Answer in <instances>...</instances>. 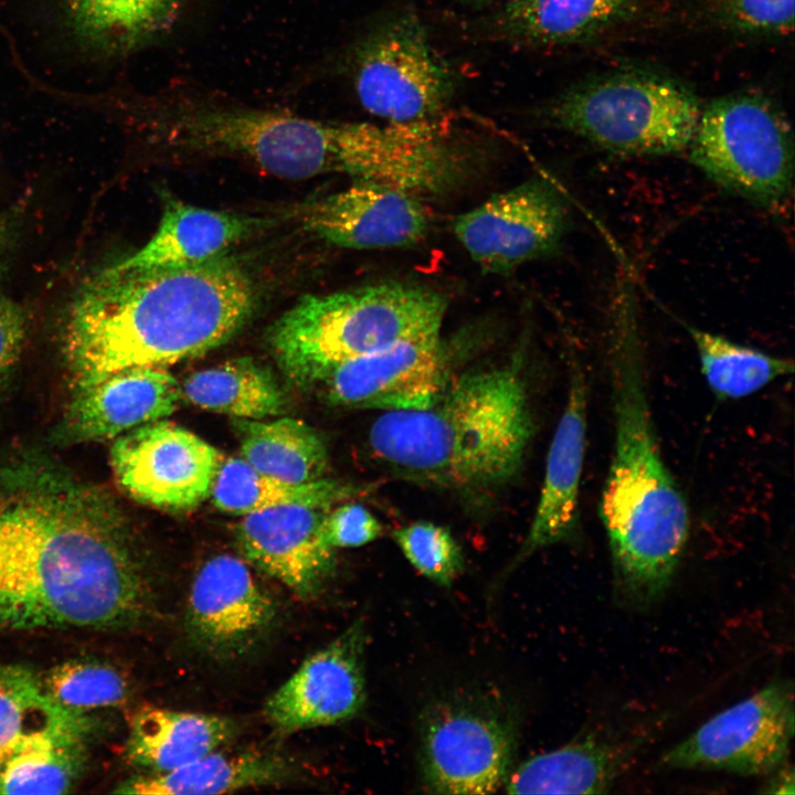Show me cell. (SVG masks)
<instances>
[{
  "label": "cell",
  "mask_w": 795,
  "mask_h": 795,
  "mask_svg": "<svg viewBox=\"0 0 795 795\" xmlns=\"http://www.w3.org/2000/svg\"><path fill=\"white\" fill-rule=\"evenodd\" d=\"M73 34L89 49L121 55L165 33L182 0H61Z\"/></svg>",
  "instance_id": "d4e9b609"
},
{
  "label": "cell",
  "mask_w": 795,
  "mask_h": 795,
  "mask_svg": "<svg viewBox=\"0 0 795 795\" xmlns=\"http://www.w3.org/2000/svg\"><path fill=\"white\" fill-rule=\"evenodd\" d=\"M278 607L245 561L230 554L209 559L188 596V639L208 656L231 660L261 646L274 629Z\"/></svg>",
  "instance_id": "4fadbf2b"
},
{
  "label": "cell",
  "mask_w": 795,
  "mask_h": 795,
  "mask_svg": "<svg viewBox=\"0 0 795 795\" xmlns=\"http://www.w3.org/2000/svg\"><path fill=\"white\" fill-rule=\"evenodd\" d=\"M448 379L439 333L402 340L344 361L315 385L333 405L386 412L428 406Z\"/></svg>",
  "instance_id": "5bb4252c"
},
{
  "label": "cell",
  "mask_w": 795,
  "mask_h": 795,
  "mask_svg": "<svg viewBox=\"0 0 795 795\" xmlns=\"http://www.w3.org/2000/svg\"><path fill=\"white\" fill-rule=\"evenodd\" d=\"M42 682L53 701L77 714L121 704L129 692L126 679L117 669L88 660L57 666Z\"/></svg>",
  "instance_id": "1f68e13d"
},
{
  "label": "cell",
  "mask_w": 795,
  "mask_h": 795,
  "mask_svg": "<svg viewBox=\"0 0 795 795\" xmlns=\"http://www.w3.org/2000/svg\"><path fill=\"white\" fill-rule=\"evenodd\" d=\"M181 393L200 409L235 418L264 420L283 414L287 405L274 374L246 357L190 374Z\"/></svg>",
  "instance_id": "83f0119b"
},
{
  "label": "cell",
  "mask_w": 795,
  "mask_h": 795,
  "mask_svg": "<svg viewBox=\"0 0 795 795\" xmlns=\"http://www.w3.org/2000/svg\"><path fill=\"white\" fill-rule=\"evenodd\" d=\"M634 0H507L489 19L492 35L528 46H558L598 35L626 19Z\"/></svg>",
  "instance_id": "7402d4cb"
},
{
  "label": "cell",
  "mask_w": 795,
  "mask_h": 795,
  "mask_svg": "<svg viewBox=\"0 0 795 795\" xmlns=\"http://www.w3.org/2000/svg\"><path fill=\"white\" fill-rule=\"evenodd\" d=\"M393 538L406 560L438 585L449 586L463 570L462 550L442 526L416 521L396 529Z\"/></svg>",
  "instance_id": "d6a6232c"
},
{
  "label": "cell",
  "mask_w": 795,
  "mask_h": 795,
  "mask_svg": "<svg viewBox=\"0 0 795 795\" xmlns=\"http://www.w3.org/2000/svg\"><path fill=\"white\" fill-rule=\"evenodd\" d=\"M182 399L181 384L161 367L115 372L76 390L65 418L75 441H104L171 415Z\"/></svg>",
  "instance_id": "d6986e66"
},
{
  "label": "cell",
  "mask_w": 795,
  "mask_h": 795,
  "mask_svg": "<svg viewBox=\"0 0 795 795\" xmlns=\"http://www.w3.org/2000/svg\"><path fill=\"white\" fill-rule=\"evenodd\" d=\"M224 456L191 431L167 420L115 438L110 463L120 486L137 501L166 511H189L211 494Z\"/></svg>",
  "instance_id": "8fae6325"
},
{
  "label": "cell",
  "mask_w": 795,
  "mask_h": 795,
  "mask_svg": "<svg viewBox=\"0 0 795 795\" xmlns=\"http://www.w3.org/2000/svg\"><path fill=\"white\" fill-rule=\"evenodd\" d=\"M785 763L773 770L774 776L767 782V788L765 793H777V794H793L794 793V777L793 770L785 767Z\"/></svg>",
  "instance_id": "8d00e7d4"
},
{
  "label": "cell",
  "mask_w": 795,
  "mask_h": 795,
  "mask_svg": "<svg viewBox=\"0 0 795 795\" xmlns=\"http://www.w3.org/2000/svg\"><path fill=\"white\" fill-rule=\"evenodd\" d=\"M587 406L586 375L581 364L573 359L566 401L549 448L539 501L517 561L572 538L576 530Z\"/></svg>",
  "instance_id": "ac0fdd59"
},
{
  "label": "cell",
  "mask_w": 795,
  "mask_h": 795,
  "mask_svg": "<svg viewBox=\"0 0 795 795\" xmlns=\"http://www.w3.org/2000/svg\"><path fill=\"white\" fill-rule=\"evenodd\" d=\"M534 432L522 358L448 379L426 407L383 412L369 445L400 476L458 492L509 483Z\"/></svg>",
  "instance_id": "277c9868"
},
{
  "label": "cell",
  "mask_w": 795,
  "mask_h": 795,
  "mask_svg": "<svg viewBox=\"0 0 795 795\" xmlns=\"http://www.w3.org/2000/svg\"><path fill=\"white\" fill-rule=\"evenodd\" d=\"M687 327L701 373L718 400L748 398L794 371L789 359L736 343L708 330Z\"/></svg>",
  "instance_id": "f546056e"
},
{
  "label": "cell",
  "mask_w": 795,
  "mask_h": 795,
  "mask_svg": "<svg viewBox=\"0 0 795 795\" xmlns=\"http://www.w3.org/2000/svg\"><path fill=\"white\" fill-rule=\"evenodd\" d=\"M700 113L681 83L627 70L573 85L544 107L542 117L615 153L661 156L689 147Z\"/></svg>",
  "instance_id": "8992f818"
},
{
  "label": "cell",
  "mask_w": 795,
  "mask_h": 795,
  "mask_svg": "<svg viewBox=\"0 0 795 795\" xmlns=\"http://www.w3.org/2000/svg\"><path fill=\"white\" fill-rule=\"evenodd\" d=\"M621 744L586 736L533 756L506 781L510 794H601L617 780L629 759Z\"/></svg>",
  "instance_id": "cb8c5ba5"
},
{
  "label": "cell",
  "mask_w": 795,
  "mask_h": 795,
  "mask_svg": "<svg viewBox=\"0 0 795 795\" xmlns=\"http://www.w3.org/2000/svg\"><path fill=\"white\" fill-rule=\"evenodd\" d=\"M498 0H460L466 6L470 7H484ZM507 1V0H506Z\"/></svg>",
  "instance_id": "74e56055"
},
{
  "label": "cell",
  "mask_w": 795,
  "mask_h": 795,
  "mask_svg": "<svg viewBox=\"0 0 795 795\" xmlns=\"http://www.w3.org/2000/svg\"><path fill=\"white\" fill-rule=\"evenodd\" d=\"M150 590L124 523L102 494L44 464L0 477V626L118 627Z\"/></svg>",
  "instance_id": "6da1fadb"
},
{
  "label": "cell",
  "mask_w": 795,
  "mask_h": 795,
  "mask_svg": "<svg viewBox=\"0 0 795 795\" xmlns=\"http://www.w3.org/2000/svg\"><path fill=\"white\" fill-rule=\"evenodd\" d=\"M513 746V727L496 709L469 701L438 702L421 725L424 783L442 794L495 793L506 784Z\"/></svg>",
  "instance_id": "30bf717a"
},
{
  "label": "cell",
  "mask_w": 795,
  "mask_h": 795,
  "mask_svg": "<svg viewBox=\"0 0 795 795\" xmlns=\"http://www.w3.org/2000/svg\"><path fill=\"white\" fill-rule=\"evenodd\" d=\"M690 159L723 189L760 205L789 193L793 134L785 115L766 97L735 94L701 108Z\"/></svg>",
  "instance_id": "52a82bcc"
},
{
  "label": "cell",
  "mask_w": 795,
  "mask_h": 795,
  "mask_svg": "<svg viewBox=\"0 0 795 795\" xmlns=\"http://www.w3.org/2000/svg\"><path fill=\"white\" fill-rule=\"evenodd\" d=\"M357 492L356 487L327 478L287 483L259 471L242 457H227L219 467L210 496L219 510L245 516L286 504L333 507Z\"/></svg>",
  "instance_id": "f1b7e54d"
},
{
  "label": "cell",
  "mask_w": 795,
  "mask_h": 795,
  "mask_svg": "<svg viewBox=\"0 0 795 795\" xmlns=\"http://www.w3.org/2000/svg\"><path fill=\"white\" fill-rule=\"evenodd\" d=\"M332 507L286 504L243 516L235 538L246 561L303 600L316 597L335 565L324 534Z\"/></svg>",
  "instance_id": "2e32d148"
},
{
  "label": "cell",
  "mask_w": 795,
  "mask_h": 795,
  "mask_svg": "<svg viewBox=\"0 0 795 795\" xmlns=\"http://www.w3.org/2000/svg\"><path fill=\"white\" fill-rule=\"evenodd\" d=\"M85 724L72 714L28 740L0 767V794H64L84 767Z\"/></svg>",
  "instance_id": "484cf974"
},
{
  "label": "cell",
  "mask_w": 795,
  "mask_h": 795,
  "mask_svg": "<svg viewBox=\"0 0 795 795\" xmlns=\"http://www.w3.org/2000/svg\"><path fill=\"white\" fill-rule=\"evenodd\" d=\"M794 689L774 680L716 714L660 759L662 767L762 775L785 763L794 736Z\"/></svg>",
  "instance_id": "9c48e42d"
},
{
  "label": "cell",
  "mask_w": 795,
  "mask_h": 795,
  "mask_svg": "<svg viewBox=\"0 0 795 795\" xmlns=\"http://www.w3.org/2000/svg\"><path fill=\"white\" fill-rule=\"evenodd\" d=\"M725 20L755 34L787 35L794 29V0H719Z\"/></svg>",
  "instance_id": "836d02e7"
},
{
  "label": "cell",
  "mask_w": 795,
  "mask_h": 795,
  "mask_svg": "<svg viewBox=\"0 0 795 795\" xmlns=\"http://www.w3.org/2000/svg\"><path fill=\"white\" fill-rule=\"evenodd\" d=\"M72 714L51 699L32 671L0 667V767L38 732Z\"/></svg>",
  "instance_id": "4dcf8cb0"
},
{
  "label": "cell",
  "mask_w": 795,
  "mask_h": 795,
  "mask_svg": "<svg viewBox=\"0 0 795 795\" xmlns=\"http://www.w3.org/2000/svg\"><path fill=\"white\" fill-rule=\"evenodd\" d=\"M446 301L438 293L401 283L301 297L269 328L280 370L298 385H315L336 365L402 340L439 335Z\"/></svg>",
  "instance_id": "5b68a950"
},
{
  "label": "cell",
  "mask_w": 795,
  "mask_h": 795,
  "mask_svg": "<svg viewBox=\"0 0 795 795\" xmlns=\"http://www.w3.org/2000/svg\"><path fill=\"white\" fill-rule=\"evenodd\" d=\"M258 224L255 218L199 208L169 197L149 241L109 268L129 272L202 263L225 253Z\"/></svg>",
  "instance_id": "ffe728a7"
},
{
  "label": "cell",
  "mask_w": 795,
  "mask_h": 795,
  "mask_svg": "<svg viewBox=\"0 0 795 795\" xmlns=\"http://www.w3.org/2000/svg\"><path fill=\"white\" fill-rule=\"evenodd\" d=\"M351 72L362 107L388 123H415L445 114L458 78L430 41L413 10L375 20L351 52Z\"/></svg>",
  "instance_id": "ba28073f"
},
{
  "label": "cell",
  "mask_w": 795,
  "mask_h": 795,
  "mask_svg": "<svg viewBox=\"0 0 795 795\" xmlns=\"http://www.w3.org/2000/svg\"><path fill=\"white\" fill-rule=\"evenodd\" d=\"M255 300L250 275L225 253L178 267H107L70 312L65 350L76 390L125 369L202 356L246 324Z\"/></svg>",
  "instance_id": "7a4b0ae2"
},
{
  "label": "cell",
  "mask_w": 795,
  "mask_h": 795,
  "mask_svg": "<svg viewBox=\"0 0 795 795\" xmlns=\"http://www.w3.org/2000/svg\"><path fill=\"white\" fill-rule=\"evenodd\" d=\"M237 733L229 717L147 707L131 721L126 754L148 773H166L224 748Z\"/></svg>",
  "instance_id": "44dd1931"
},
{
  "label": "cell",
  "mask_w": 795,
  "mask_h": 795,
  "mask_svg": "<svg viewBox=\"0 0 795 795\" xmlns=\"http://www.w3.org/2000/svg\"><path fill=\"white\" fill-rule=\"evenodd\" d=\"M213 751L190 764L166 773H146L121 783L115 793L140 795L223 794L282 784L295 768L274 752Z\"/></svg>",
  "instance_id": "603a6c76"
},
{
  "label": "cell",
  "mask_w": 795,
  "mask_h": 795,
  "mask_svg": "<svg viewBox=\"0 0 795 795\" xmlns=\"http://www.w3.org/2000/svg\"><path fill=\"white\" fill-rule=\"evenodd\" d=\"M610 340L614 420L600 516L612 558L615 594L633 607L669 587L690 532L687 500L660 449L635 310L623 294Z\"/></svg>",
  "instance_id": "3957f363"
},
{
  "label": "cell",
  "mask_w": 795,
  "mask_h": 795,
  "mask_svg": "<svg viewBox=\"0 0 795 795\" xmlns=\"http://www.w3.org/2000/svg\"><path fill=\"white\" fill-rule=\"evenodd\" d=\"M3 244H4V235L3 231L0 229V267H1V256L3 251Z\"/></svg>",
  "instance_id": "f35d334b"
},
{
  "label": "cell",
  "mask_w": 795,
  "mask_h": 795,
  "mask_svg": "<svg viewBox=\"0 0 795 795\" xmlns=\"http://www.w3.org/2000/svg\"><path fill=\"white\" fill-rule=\"evenodd\" d=\"M24 337V322L19 309L0 300V380L18 357Z\"/></svg>",
  "instance_id": "d590c367"
},
{
  "label": "cell",
  "mask_w": 795,
  "mask_h": 795,
  "mask_svg": "<svg viewBox=\"0 0 795 795\" xmlns=\"http://www.w3.org/2000/svg\"><path fill=\"white\" fill-rule=\"evenodd\" d=\"M322 528L327 542L333 549L361 547L382 533L379 520L364 506L356 502L329 509Z\"/></svg>",
  "instance_id": "e575fe53"
},
{
  "label": "cell",
  "mask_w": 795,
  "mask_h": 795,
  "mask_svg": "<svg viewBox=\"0 0 795 795\" xmlns=\"http://www.w3.org/2000/svg\"><path fill=\"white\" fill-rule=\"evenodd\" d=\"M566 224L563 197L549 181L536 178L458 215L454 233L481 268L505 274L555 251Z\"/></svg>",
  "instance_id": "7c38bea8"
},
{
  "label": "cell",
  "mask_w": 795,
  "mask_h": 795,
  "mask_svg": "<svg viewBox=\"0 0 795 795\" xmlns=\"http://www.w3.org/2000/svg\"><path fill=\"white\" fill-rule=\"evenodd\" d=\"M364 645L365 629L357 621L308 656L266 700L264 712L269 724L285 734L356 716L365 701Z\"/></svg>",
  "instance_id": "9a60e30c"
},
{
  "label": "cell",
  "mask_w": 795,
  "mask_h": 795,
  "mask_svg": "<svg viewBox=\"0 0 795 795\" xmlns=\"http://www.w3.org/2000/svg\"><path fill=\"white\" fill-rule=\"evenodd\" d=\"M241 457L259 471L292 484L325 478L328 451L321 436L300 420L233 418Z\"/></svg>",
  "instance_id": "4316f807"
},
{
  "label": "cell",
  "mask_w": 795,
  "mask_h": 795,
  "mask_svg": "<svg viewBox=\"0 0 795 795\" xmlns=\"http://www.w3.org/2000/svg\"><path fill=\"white\" fill-rule=\"evenodd\" d=\"M299 220L317 237L354 250L414 245L426 236L430 224L417 197L362 181L309 202Z\"/></svg>",
  "instance_id": "e0dca14e"
}]
</instances>
